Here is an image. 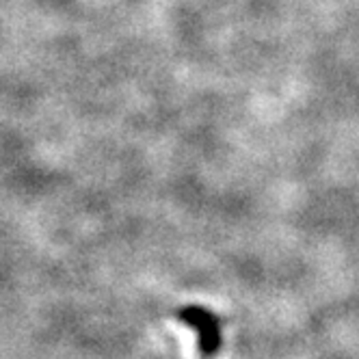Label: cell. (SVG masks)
<instances>
[{"mask_svg": "<svg viewBox=\"0 0 359 359\" xmlns=\"http://www.w3.org/2000/svg\"><path fill=\"white\" fill-rule=\"evenodd\" d=\"M177 320L195 329L199 336V353L203 359H212L221 348V320L217 314L208 312L206 307L199 305H187L182 310H177Z\"/></svg>", "mask_w": 359, "mask_h": 359, "instance_id": "obj_1", "label": "cell"}]
</instances>
